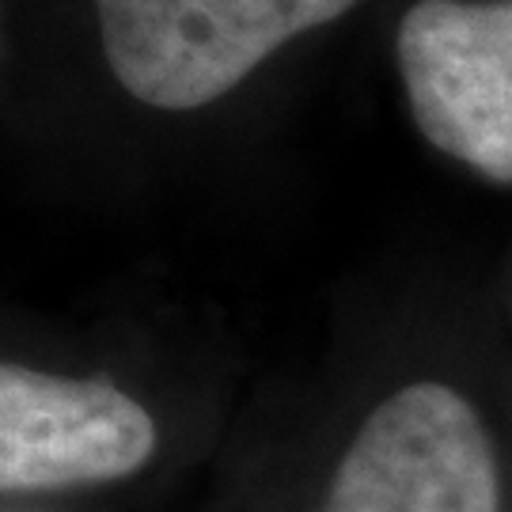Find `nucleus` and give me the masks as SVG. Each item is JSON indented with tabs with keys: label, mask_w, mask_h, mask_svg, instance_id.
I'll return each instance as SVG.
<instances>
[{
	"label": "nucleus",
	"mask_w": 512,
	"mask_h": 512,
	"mask_svg": "<svg viewBox=\"0 0 512 512\" xmlns=\"http://www.w3.org/2000/svg\"><path fill=\"white\" fill-rule=\"evenodd\" d=\"M323 512H501L486 421L448 384L395 391L357 429Z\"/></svg>",
	"instance_id": "f03ea898"
},
{
	"label": "nucleus",
	"mask_w": 512,
	"mask_h": 512,
	"mask_svg": "<svg viewBox=\"0 0 512 512\" xmlns=\"http://www.w3.org/2000/svg\"><path fill=\"white\" fill-rule=\"evenodd\" d=\"M156 421L110 380H69L27 365L0 368V490L35 494L141 471Z\"/></svg>",
	"instance_id": "20e7f679"
},
{
	"label": "nucleus",
	"mask_w": 512,
	"mask_h": 512,
	"mask_svg": "<svg viewBox=\"0 0 512 512\" xmlns=\"http://www.w3.org/2000/svg\"><path fill=\"white\" fill-rule=\"evenodd\" d=\"M357 0H95L110 73L156 110H198Z\"/></svg>",
	"instance_id": "f257e3e1"
},
{
	"label": "nucleus",
	"mask_w": 512,
	"mask_h": 512,
	"mask_svg": "<svg viewBox=\"0 0 512 512\" xmlns=\"http://www.w3.org/2000/svg\"><path fill=\"white\" fill-rule=\"evenodd\" d=\"M395 54L421 137L482 179L512 183V0H421Z\"/></svg>",
	"instance_id": "7ed1b4c3"
}]
</instances>
